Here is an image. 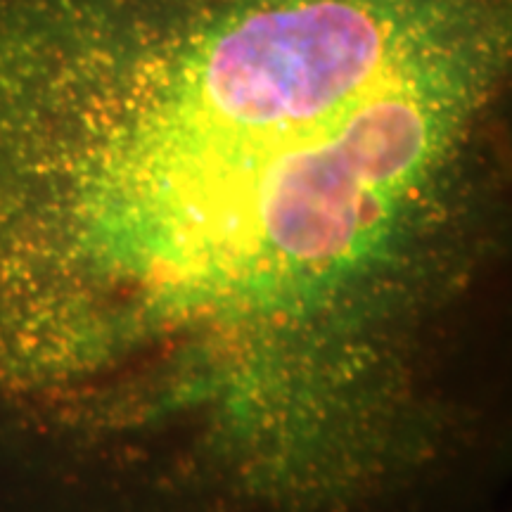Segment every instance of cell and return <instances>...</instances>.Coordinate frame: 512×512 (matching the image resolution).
I'll return each instance as SVG.
<instances>
[{
	"instance_id": "cell-1",
	"label": "cell",
	"mask_w": 512,
	"mask_h": 512,
	"mask_svg": "<svg viewBox=\"0 0 512 512\" xmlns=\"http://www.w3.org/2000/svg\"><path fill=\"white\" fill-rule=\"evenodd\" d=\"M512 0H0V392L107 512H399L501 256Z\"/></svg>"
}]
</instances>
